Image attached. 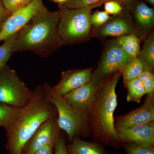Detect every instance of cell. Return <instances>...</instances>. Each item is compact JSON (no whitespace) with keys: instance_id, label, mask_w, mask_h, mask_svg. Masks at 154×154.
I'll return each instance as SVG.
<instances>
[{"instance_id":"1","label":"cell","mask_w":154,"mask_h":154,"mask_svg":"<svg viewBox=\"0 0 154 154\" xmlns=\"http://www.w3.org/2000/svg\"><path fill=\"white\" fill-rule=\"evenodd\" d=\"M57 115L54 105L48 100L43 85L36 87L30 101L21 108L14 125L6 130L8 154H22L25 143L39 126Z\"/></svg>"},{"instance_id":"2","label":"cell","mask_w":154,"mask_h":154,"mask_svg":"<svg viewBox=\"0 0 154 154\" xmlns=\"http://www.w3.org/2000/svg\"><path fill=\"white\" fill-rule=\"evenodd\" d=\"M58 11L44 6L18 33L12 54L30 51L46 57L61 46L58 34Z\"/></svg>"},{"instance_id":"3","label":"cell","mask_w":154,"mask_h":154,"mask_svg":"<svg viewBox=\"0 0 154 154\" xmlns=\"http://www.w3.org/2000/svg\"><path fill=\"white\" fill-rule=\"evenodd\" d=\"M118 72L99 86L91 110L88 112L89 129L97 139L104 142L115 141L114 114L117 105L116 88L121 77Z\"/></svg>"},{"instance_id":"4","label":"cell","mask_w":154,"mask_h":154,"mask_svg":"<svg viewBox=\"0 0 154 154\" xmlns=\"http://www.w3.org/2000/svg\"><path fill=\"white\" fill-rule=\"evenodd\" d=\"M94 8L73 9L59 5L58 34L62 45L78 42L88 36L92 26L91 11Z\"/></svg>"},{"instance_id":"5","label":"cell","mask_w":154,"mask_h":154,"mask_svg":"<svg viewBox=\"0 0 154 154\" xmlns=\"http://www.w3.org/2000/svg\"><path fill=\"white\" fill-rule=\"evenodd\" d=\"M43 85L48 100L56 109L58 125L66 133L70 142L75 137L87 133L89 130L88 113L73 108L62 96L54 92L47 83Z\"/></svg>"},{"instance_id":"6","label":"cell","mask_w":154,"mask_h":154,"mask_svg":"<svg viewBox=\"0 0 154 154\" xmlns=\"http://www.w3.org/2000/svg\"><path fill=\"white\" fill-rule=\"evenodd\" d=\"M33 94L14 70L6 65L0 71V102L22 108Z\"/></svg>"},{"instance_id":"7","label":"cell","mask_w":154,"mask_h":154,"mask_svg":"<svg viewBox=\"0 0 154 154\" xmlns=\"http://www.w3.org/2000/svg\"><path fill=\"white\" fill-rule=\"evenodd\" d=\"M130 59L116 41L105 50L91 81L99 86L109 77L119 72Z\"/></svg>"},{"instance_id":"8","label":"cell","mask_w":154,"mask_h":154,"mask_svg":"<svg viewBox=\"0 0 154 154\" xmlns=\"http://www.w3.org/2000/svg\"><path fill=\"white\" fill-rule=\"evenodd\" d=\"M44 6L43 0H32L28 5L12 13L2 25L0 41L19 32Z\"/></svg>"},{"instance_id":"9","label":"cell","mask_w":154,"mask_h":154,"mask_svg":"<svg viewBox=\"0 0 154 154\" xmlns=\"http://www.w3.org/2000/svg\"><path fill=\"white\" fill-rule=\"evenodd\" d=\"M57 115L48 119L42 124L36 132L25 143L22 154H33L45 146L54 147L60 135L57 124Z\"/></svg>"},{"instance_id":"10","label":"cell","mask_w":154,"mask_h":154,"mask_svg":"<svg viewBox=\"0 0 154 154\" xmlns=\"http://www.w3.org/2000/svg\"><path fill=\"white\" fill-rule=\"evenodd\" d=\"M154 121V97L146 96L140 107L122 116L114 119L116 131L146 124Z\"/></svg>"},{"instance_id":"11","label":"cell","mask_w":154,"mask_h":154,"mask_svg":"<svg viewBox=\"0 0 154 154\" xmlns=\"http://www.w3.org/2000/svg\"><path fill=\"white\" fill-rule=\"evenodd\" d=\"M98 87L91 81L62 97L75 110L88 113L96 98Z\"/></svg>"},{"instance_id":"12","label":"cell","mask_w":154,"mask_h":154,"mask_svg":"<svg viewBox=\"0 0 154 154\" xmlns=\"http://www.w3.org/2000/svg\"><path fill=\"white\" fill-rule=\"evenodd\" d=\"M92 68L69 70L63 72L59 82L51 88L52 91L62 96L91 82Z\"/></svg>"},{"instance_id":"13","label":"cell","mask_w":154,"mask_h":154,"mask_svg":"<svg viewBox=\"0 0 154 154\" xmlns=\"http://www.w3.org/2000/svg\"><path fill=\"white\" fill-rule=\"evenodd\" d=\"M115 140L154 146V121L116 131Z\"/></svg>"},{"instance_id":"14","label":"cell","mask_w":154,"mask_h":154,"mask_svg":"<svg viewBox=\"0 0 154 154\" xmlns=\"http://www.w3.org/2000/svg\"><path fill=\"white\" fill-rule=\"evenodd\" d=\"M134 30L130 24L123 19H117L105 24L99 31V34L103 37L120 36L134 34Z\"/></svg>"},{"instance_id":"15","label":"cell","mask_w":154,"mask_h":154,"mask_svg":"<svg viewBox=\"0 0 154 154\" xmlns=\"http://www.w3.org/2000/svg\"><path fill=\"white\" fill-rule=\"evenodd\" d=\"M71 143L66 146L69 154H105L99 146L75 137Z\"/></svg>"},{"instance_id":"16","label":"cell","mask_w":154,"mask_h":154,"mask_svg":"<svg viewBox=\"0 0 154 154\" xmlns=\"http://www.w3.org/2000/svg\"><path fill=\"white\" fill-rule=\"evenodd\" d=\"M130 59L137 57L140 51V39L134 34L118 37L116 40Z\"/></svg>"},{"instance_id":"17","label":"cell","mask_w":154,"mask_h":154,"mask_svg":"<svg viewBox=\"0 0 154 154\" xmlns=\"http://www.w3.org/2000/svg\"><path fill=\"white\" fill-rule=\"evenodd\" d=\"M139 57L143 64L144 70L153 72L154 67V36L151 33L145 41Z\"/></svg>"},{"instance_id":"18","label":"cell","mask_w":154,"mask_h":154,"mask_svg":"<svg viewBox=\"0 0 154 154\" xmlns=\"http://www.w3.org/2000/svg\"><path fill=\"white\" fill-rule=\"evenodd\" d=\"M135 17L138 24L144 29H149L154 24L153 9L144 3L138 4L134 11Z\"/></svg>"},{"instance_id":"19","label":"cell","mask_w":154,"mask_h":154,"mask_svg":"<svg viewBox=\"0 0 154 154\" xmlns=\"http://www.w3.org/2000/svg\"><path fill=\"white\" fill-rule=\"evenodd\" d=\"M21 111V108L0 102V126L7 130L13 126Z\"/></svg>"},{"instance_id":"20","label":"cell","mask_w":154,"mask_h":154,"mask_svg":"<svg viewBox=\"0 0 154 154\" xmlns=\"http://www.w3.org/2000/svg\"><path fill=\"white\" fill-rule=\"evenodd\" d=\"M144 71L143 64L138 56L128 61L120 70L124 83L138 78Z\"/></svg>"},{"instance_id":"21","label":"cell","mask_w":154,"mask_h":154,"mask_svg":"<svg viewBox=\"0 0 154 154\" xmlns=\"http://www.w3.org/2000/svg\"><path fill=\"white\" fill-rule=\"evenodd\" d=\"M128 91L127 101L140 103L146 91L143 84L138 78H135L124 83Z\"/></svg>"},{"instance_id":"22","label":"cell","mask_w":154,"mask_h":154,"mask_svg":"<svg viewBox=\"0 0 154 154\" xmlns=\"http://www.w3.org/2000/svg\"><path fill=\"white\" fill-rule=\"evenodd\" d=\"M19 32L6 38L3 44L0 46V71L6 66L7 62L13 54L12 48Z\"/></svg>"},{"instance_id":"23","label":"cell","mask_w":154,"mask_h":154,"mask_svg":"<svg viewBox=\"0 0 154 154\" xmlns=\"http://www.w3.org/2000/svg\"><path fill=\"white\" fill-rule=\"evenodd\" d=\"M127 154H154V146L133 142L124 143Z\"/></svg>"},{"instance_id":"24","label":"cell","mask_w":154,"mask_h":154,"mask_svg":"<svg viewBox=\"0 0 154 154\" xmlns=\"http://www.w3.org/2000/svg\"><path fill=\"white\" fill-rule=\"evenodd\" d=\"M104 3V0H68L63 5L69 9H81L98 7Z\"/></svg>"},{"instance_id":"25","label":"cell","mask_w":154,"mask_h":154,"mask_svg":"<svg viewBox=\"0 0 154 154\" xmlns=\"http://www.w3.org/2000/svg\"><path fill=\"white\" fill-rule=\"evenodd\" d=\"M138 78L143 84L146 95L149 97H154V75L152 72L144 70Z\"/></svg>"},{"instance_id":"26","label":"cell","mask_w":154,"mask_h":154,"mask_svg":"<svg viewBox=\"0 0 154 154\" xmlns=\"http://www.w3.org/2000/svg\"><path fill=\"white\" fill-rule=\"evenodd\" d=\"M32 1V0H2L5 8L11 14L28 5Z\"/></svg>"},{"instance_id":"27","label":"cell","mask_w":154,"mask_h":154,"mask_svg":"<svg viewBox=\"0 0 154 154\" xmlns=\"http://www.w3.org/2000/svg\"><path fill=\"white\" fill-rule=\"evenodd\" d=\"M109 14L104 11H96L91 14L90 21L91 26L97 28L105 24L110 19Z\"/></svg>"},{"instance_id":"28","label":"cell","mask_w":154,"mask_h":154,"mask_svg":"<svg viewBox=\"0 0 154 154\" xmlns=\"http://www.w3.org/2000/svg\"><path fill=\"white\" fill-rule=\"evenodd\" d=\"M105 11L108 14L116 15L120 14L122 10L121 5L114 1H109L104 3Z\"/></svg>"},{"instance_id":"29","label":"cell","mask_w":154,"mask_h":154,"mask_svg":"<svg viewBox=\"0 0 154 154\" xmlns=\"http://www.w3.org/2000/svg\"><path fill=\"white\" fill-rule=\"evenodd\" d=\"M54 154H69L66 143L63 137H60L54 147Z\"/></svg>"},{"instance_id":"30","label":"cell","mask_w":154,"mask_h":154,"mask_svg":"<svg viewBox=\"0 0 154 154\" xmlns=\"http://www.w3.org/2000/svg\"><path fill=\"white\" fill-rule=\"evenodd\" d=\"M11 14L5 8L2 0H0V23H4Z\"/></svg>"},{"instance_id":"31","label":"cell","mask_w":154,"mask_h":154,"mask_svg":"<svg viewBox=\"0 0 154 154\" xmlns=\"http://www.w3.org/2000/svg\"><path fill=\"white\" fill-rule=\"evenodd\" d=\"M54 146L48 145L43 147L33 154H54Z\"/></svg>"},{"instance_id":"32","label":"cell","mask_w":154,"mask_h":154,"mask_svg":"<svg viewBox=\"0 0 154 154\" xmlns=\"http://www.w3.org/2000/svg\"><path fill=\"white\" fill-rule=\"evenodd\" d=\"M54 2L57 3L59 4V5H61L65 4L68 0H51Z\"/></svg>"},{"instance_id":"33","label":"cell","mask_w":154,"mask_h":154,"mask_svg":"<svg viewBox=\"0 0 154 154\" xmlns=\"http://www.w3.org/2000/svg\"><path fill=\"white\" fill-rule=\"evenodd\" d=\"M115 1V2H117L119 4H122V3H123V4H125V3L127 2L128 1H130V0H104V3H105V2H107V1Z\"/></svg>"},{"instance_id":"34","label":"cell","mask_w":154,"mask_h":154,"mask_svg":"<svg viewBox=\"0 0 154 154\" xmlns=\"http://www.w3.org/2000/svg\"><path fill=\"white\" fill-rule=\"evenodd\" d=\"M146 1L152 5H154V0H146Z\"/></svg>"}]
</instances>
